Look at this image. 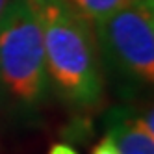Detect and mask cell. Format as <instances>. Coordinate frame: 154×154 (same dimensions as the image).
<instances>
[{"label": "cell", "mask_w": 154, "mask_h": 154, "mask_svg": "<svg viewBox=\"0 0 154 154\" xmlns=\"http://www.w3.org/2000/svg\"><path fill=\"white\" fill-rule=\"evenodd\" d=\"M147 2H149V4H152V2H154V0H147Z\"/></svg>", "instance_id": "obj_9"}, {"label": "cell", "mask_w": 154, "mask_h": 154, "mask_svg": "<svg viewBox=\"0 0 154 154\" xmlns=\"http://www.w3.org/2000/svg\"><path fill=\"white\" fill-rule=\"evenodd\" d=\"M100 47L117 67L143 84L154 80L152 4L136 2L95 23Z\"/></svg>", "instance_id": "obj_3"}, {"label": "cell", "mask_w": 154, "mask_h": 154, "mask_svg": "<svg viewBox=\"0 0 154 154\" xmlns=\"http://www.w3.org/2000/svg\"><path fill=\"white\" fill-rule=\"evenodd\" d=\"M48 154H78V152L71 145H67V143H54L48 150Z\"/></svg>", "instance_id": "obj_7"}, {"label": "cell", "mask_w": 154, "mask_h": 154, "mask_svg": "<svg viewBox=\"0 0 154 154\" xmlns=\"http://www.w3.org/2000/svg\"><path fill=\"white\" fill-rule=\"evenodd\" d=\"M108 136L121 154H154L152 109L134 115L126 109H115L109 115Z\"/></svg>", "instance_id": "obj_4"}, {"label": "cell", "mask_w": 154, "mask_h": 154, "mask_svg": "<svg viewBox=\"0 0 154 154\" xmlns=\"http://www.w3.org/2000/svg\"><path fill=\"white\" fill-rule=\"evenodd\" d=\"M35 4L43 28L47 74L74 106H97L102 98V76L89 20L67 0H35Z\"/></svg>", "instance_id": "obj_1"}, {"label": "cell", "mask_w": 154, "mask_h": 154, "mask_svg": "<svg viewBox=\"0 0 154 154\" xmlns=\"http://www.w3.org/2000/svg\"><path fill=\"white\" fill-rule=\"evenodd\" d=\"M91 154H121V152H119V149L115 147L113 139L109 137V136H106V137H102V139L93 147Z\"/></svg>", "instance_id": "obj_6"}, {"label": "cell", "mask_w": 154, "mask_h": 154, "mask_svg": "<svg viewBox=\"0 0 154 154\" xmlns=\"http://www.w3.org/2000/svg\"><path fill=\"white\" fill-rule=\"evenodd\" d=\"M0 84L24 104H35L45 91V43L35 0H11L0 17Z\"/></svg>", "instance_id": "obj_2"}, {"label": "cell", "mask_w": 154, "mask_h": 154, "mask_svg": "<svg viewBox=\"0 0 154 154\" xmlns=\"http://www.w3.org/2000/svg\"><path fill=\"white\" fill-rule=\"evenodd\" d=\"M67 2L82 17L97 23V20L112 15L113 11H117L121 8H126V6L136 4V2H147V0H67Z\"/></svg>", "instance_id": "obj_5"}, {"label": "cell", "mask_w": 154, "mask_h": 154, "mask_svg": "<svg viewBox=\"0 0 154 154\" xmlns=\"http://www.w3.org/2000/svg\"><path fill=\"white\" fill-rule=\"evenodd\" d=\"M9 2H11V0H0V17L4 15V11H6V8L9 6Z\"/></svg>", "instance_id": "obj_8"}]
</instances>
